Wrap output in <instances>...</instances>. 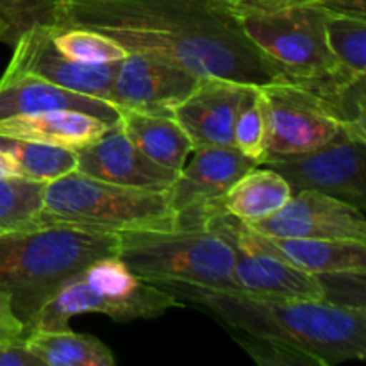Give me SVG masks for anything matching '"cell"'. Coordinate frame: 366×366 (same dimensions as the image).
I'll use <instances>...</instances> for the list:
<instances>
[{
    "mask_svg": "<svg viewBox=\"0 0 366 366\" xmlns=\"http://www.w3.org/2000/svg\"><path fill=\"white\" fill-rule=\"evenodd\" d=\"M156 286L207 311L232 331L288 343L318 357L324 366L363 361L366 356L365 306L261 297L184 282H157Z\"/></svg>",
    "mask_w": 366,
    "mask_h": 366,
    "instance_id": "7a4b0ae2",
    "label": "cell"
},
{
    "mask_svg": "<svg viewBox=\"0 0 366 366\" xmlns=\"http://www.w3.org/2000/svg\"><path fill=\"white\" fill-rule=\"evenodd\" d=\"M292 197L288 181L264 164L250 168L229 188L220 206L232 217L252 224L277 213Z\"/></svg>",
    "mask_w": 366,
    "mask_h": 366,
    "instance_id": "44dd1931",
    "label": "cell"
},
{
    "mask_svg": "<svg viewBox=\"0 0 366 366\" xmlns=\"http://www.w3.org/2000/svg\"><path fill=\"white\" fill-rule=\"evenodd\" d=\"M232 145L243 154L256 161L257 164L267 159V124H264L263 107H261L259 88L250 86L238 118L234 124Z\"/></svg>",
    "mask_w": 366,
    "mask_h": 366,
    "instance_id": "4316f807",
    "label": "cell"
},
{
    "mask_svg": "<svg viewBox=\"0 0 366 366\" xmlns=\"http://www.w3.org/2000/svg\"><path fill=\"white\" fill-rule=\"evenodd\" d=\"M14 175H20L16 161L0 149V177H14Z\"/></svg>",
    "mask_w": 366,
    "mask_h": 366,
    "instance_id": "836d02e7",
    "label": "cell"
},
{
    "mask_svg": "<svg viewBox=\"0 0 366 366\" xmlns=\"http://www.w3.org/2000/svg\"><path fill=\"white\" fill-rule=\"evenodd\" d=\"M0 366H43L25 345V338L0 340Z\"/></svg>",
    "mask_w": 366,
    "mask_h": 366,
    "instance_id": "f546056e",
    "label": "cell"
},
{
    "mask_svg": "<svg viewBox=\"0 0 366 366\" xmlns=\"http://www.w3.org/2000/svg\"><path fill=\"white\" fill-rule=\"evenodd\" d=\"M13 46L14 54L4 75H31L95 99L109 97L117 63H81L63 56L54 46L45 24L21 32Z\"/></svg>",
    "mask_w": 366,
    "mask_h": 366,
    "instance_id": "5bb4252c",
    "label": "cell"
},
{
    "mask_svg": "<svg viewBox=\"0 0 366 366\" xmlns=\"http://www.w3.org/2000/svg\"><path fill=\"white\" fill-rule=\"evenodd\" d=\"M75 170L81 174L131 188L167 192L179 175V172L161 167L139 152L118 122L109 125L99 139L75 149Z\"/></svg>",
    "mask_w": 366,
    "mask_h": 366,
    "instance_id": "9a60e30c",
    "label": "cell"
},
{
    "mask_svg": "<svg viewBox=\"0 0 366 366\" xmlns=\"http://www.w3.org/2000/svg\"><path fill=\"white\" fill-rule=\"evenodd\" d=\"M45 184L21 175L0 177V234L43 227Z\"/></svg>",
    "mask_w": 366,
    "mask_h": 366,
    "instance_id": "603a6c76",
    "label": "cell"
},
{
    "mask_svg": "<svg viewBox=\"0 0 366 366\" xmlns=\"http://www.w3.org/2000/svg\"><path fill=\"white\" fill-rule=\"evenodd\" d=\"M0 41L7 43V29L2 21H0Z\"/></svg>",
    "mask_w": 366,
    "mask_h": 366,
    "instance_id": "e575fe53",
    "label": "cell"
},
{
    "mask_svg": "<svg viewBox=\"0 0 366 366\" xmlns=\"http://www.w3.org/2000/svg\"><path fill=\"white\" fill-rule=\"evenodd\" d=\"M232 11L254 46L290 75L322 77L345 71L329 50L325 9L318 4H297L277 9L232 7Z\"/></svg>",
    "mask_w": 366,
    "mask_h": 366,
    "instance_id": "ba28073f",
    "label": "cell"
},
{
    "mask_svg": "<svg viewBox=\"0 0 366 366\" xmlns=\"http://www.w3.org/2000/svg\"><path fill=\"white\" fill-rule=\"evenodd\" d=\"M25 345L43 366H114L113 352L95 336L70 331H32Z\"/></svg>",
    "mask_w": 366,
    "mask_h": 366,
    "instance_id": "7402d4cb",
    "label": "cell"
},
{
    "mask_svg": "<svg viewBox=\"0 0 366 366\" xmlns=\"http://www.w3.org/2000/svg\"><path fill=\"white\" fill-rule=\"evenodd\" d=\"M46 27L54 46L70 59L81 63H118L127 56V50L120 43L99 31L81 27L56 29L50 25Z\"/></svg>",
    "mask_w": 366,
    "mask_h": 366,
    "instance_id": "484cf974",
    "label": "cell"
},
{
    "mask_svg": "<svg viewBox=\"0 0 366 366\" xmlns=\"http://www.w3.org/2000/svg\"><path fill=\"white\" fill-rule=\"evenodd\" d=\"M202 225L232 249V272L239 292L282 299L327 300V288L320 277L293 267L277 252L268 236L229 214L220 204L204 214Z\"/></svg>",
    "mask_w": 366,
    "mask_h": 366,
    "instance_id": "9c48e42d",
    "label": "cell"
},
{
    "mask_svg": "<svg viewBox=\"0 0 366 366\" xmlns=\"http://www.w3.org/2000/svg\"><path fill=\"white\" fill-rule=\"evenodd\" d=\"M117 256L152 285L184 282L238 290L232 249L206 227L120 232Z\"/></svg>",
    "mask_w": 366,
    "mask_h": 366,
    "instance_id": "52a82bcc",
    "label": "cell"
},
{
    "mask_svg": "<svg viewBox=\"0 0 366 366\" xmlns=\"http://www.w3.org/2000/svg\"><path fill=\"white\" fill-rule=\"evenodd\" d=\"M167 189L172 209L177 214V229L204 227V214L218 206L232 184L256 161L243 156L234 145H200Z\"/></svg>",
    "mask_w": 366,
    "mask_h": 366,
    "instance_id": "8fae6325",
    "label": "cell"
},
{
    "mask_svg": "<svg viewBox=\"0 0 366 366\" xmlns=\"http://www.w3.org/2000/svg\"><path fill=\"white\" fill-rule=\"evenodd\" d=\"M184 302L159 286L138 277L118 256L100 257L71 275L59 292L38 311L27 329L63 331L71 317L106 315L118 324L150 320ZM25 335V336H27Z\"/></svg>",
    "mask_w": 366,
    "mask_h": 366,
    "instance_id": "8992f818",
    "label": "cell"
},
{
    "mask_svg": "<svg viewBox=\"0 0 366 366\" xmlns=\"http://www.w3.org/2000/svg\"><path fill=\"white\" fill-rule=\"evenodd\" d=\"M56 109L81 111L111 125L120 120V109L107 100L70 92L31 75H2L0 79V120Z\"/></svg>",
    "mask_w": 366,
    "mask_h": 366,
    "instance_id": "e0dca14e",
    "label": "cell"
},
{
    "mask_svg": "<svg viewBox=\"0 0 366 366\" xmlns=\"http://www.w3.org/2000/svg\"><path fill=\"white\" fill-rule=\"evenodd\" d=\"M365 82L366 75L338 71L322 77L288 75L257 86L267 124V159L310 152L345 131L366 134Z\"/></svg>",
    "mask_w": 366,
    "mask_h": 366,
    "instance_id": "3957f363",
    "label": "cell"
},
{
    "mask_svg": "<svg viewBox=\"0 0 366 366\" xmlns=\"http://www.w3.org/2000/svg\"><path fill=\"white\" fill-rule=\"evenodd\" d=\"M268 238L286 261L317 277L366 275V243L363 242L272 236Z\"/></svg>",
    "mask_w": 366,
    "mask_h": 366,
    "instance_id": "d6986e66",
    "label": "cell"
},
{
    "mask_svg": "<svg viewBox=\"0 0 366 366\" xmlns=\"http://www.w3.org/2000/svg\"><path fill=\"white\" fill-rule=\"evenodd\" d=\"M238 9H277V7L297 6V4H317V0H227Z\"/></svg>",
    "mask_w": 366,
    "mask_h": 366,
    "instance_id": "d6a6232c",
    "label": "cell"
},
{
    "mask_svg": "<svg viewBox=\"0 0 366 366\" xmlns=\"http://www.w3.org/2000/svg\"><path fill=\"white\" fill-rule=\"evenodd\" d=\"M317 4L327 11H335V13L366 18V0H317Z\"/></svg>",
    "mask_w": 366,
    "mask_h": 366,
    "instance_id": "1f68e13d",
    "label": "cell"
},
{
    "mask_svg": "<svg viewBox=\"0 0 366 366\" xmlns=\"http://www.w3.org/2000/svg\"><path fill=\"white\" fill-rule=\"evenodd\" d=\"M117 250L118 234L66 225L0 234V292L9 295L25 335L38 311L71 275L100 257L117 256Z\"/></svg>",
    "mask_w": 366,
    "mask_h": 366,
    "instance_id": "277c9868",
    "label": "cell"
},
{
    "mask_svg": "<svg viewBox=\"0 0 366 366\" xmlns=\"http://www.w3.org/2000/svg\"><path fill=\"white\" fill-rule=\"evenodd\" d=\"M118 125L139 152L170 170L181 172L195 149L184 129L170 114L120 109Z\"/></svg>",
    "mask_w": 366,
    "mask_h": 366,
    "instance_id": "ffe728a7",
    "label": "cell"
},
{
    "mask_svg": "<svg viewBox=\"0 0 366 366\" xmlns=\"http://www.w3.org/2000/svg\"><path fill=\"white\" fill-rule=\"evenodd\" d=\"M41 222L106 234L177 229L167 192L114 184L77 170L46 182Z\"/></svg>",
    "mask_w": 366,
    "mask_h": 366,
    "instance_id": "5b68a950",
    "label": "cell"
},
{
    "mask_svg": "<svg viewBox=\"0 0 366 366\" xmlns=\"http://www.w3.org/2000/svg\"><path fill=\"white\" fill-rule=\"evenodd\" d=\"M325 38L340 68L366 75V18L325 9Z\"/></svg>",
    "mask_w": 366,
    "mask_h": 366,
    "instance_id": "d4e9b609",
    "label": "cell"
},
{
    "mask_svg": "<svg viewBox=\"0 0 366 366\" xmlns=\"http://www.w3.org/2000/svg\"><path fill=\"white\" fill-rule=\"evenodd\" d=\"M250 86L231 79L200 77L172 117L195 147L232 145L236 118Z\"/></svg>",
    "mask_w": 366,
    "mask_h": 366,
    "instance_id": "2e32d148",
    "label": "cell"
},
{
    "mask_svg": "<svg viewBox=\"0 0 366 366\" xmlns=\"http://www.w3.org/2000/svg\"><path fill=\"white\" fill-rule=\"evenodd\" d=\"M366 134L345 131L318 149L267 159L272 168L288 181L292 193L302 189L327 193L366 207Z\"/></svg>",
    "mask_w": 366,
    "mask_h": 366,
    "instance_id": "30bf717a",
    "label": "cell"
},
{
    "mask_svg": "<svg viewBox=\"0 0 366 366\" xmlns=\"http://www.w3.org/2000/svg\"><path fill=\"white\" fill-rule=\"evenodd\" d=\"M109 125L107 122L81 111H43L2 118L0 138L50 143L75 150L99 139Z\"/></svg>",
    "mask_w": 366,
    "mask_h": 366,
    "instance_id": "ac0fdd59",
    "label": "cell"
},
{
    "mask_svg": "<svg viewBox=\"0 0 366 366\" xmlns=\"http://www.w3.org/2000/svg\"><path fill=\"white\" fill-rule=\"evenodd\" d=\"M0 149L16 161L21 177L49 182L77 168L74 149L27 142V139L0 138Z\"/></svg>",
    "mask_w": 366,
    "mask_h": 366,
    "instance_id": "cb8c5ba5",
    "label": "cell"
},
{
    "mask_svg": "<svg viewBox=\"0 0 366 366\" xmlns=\"http://www.w3.org/2000/svg\"><path fill=\"white\" fill-rule=\"evenodd\" d=\"M14 336H25V327L18 317L14 315L13 306H11L9 295L0 292V340L14 338Z\"/></svg>",
    "mask_w": 366,
    "mask_h": 366,
    "instance_id": "4dcf8cb0",
    "label": "cell"
},
{
    "mask_svg": "<svg viewBox=\"0 0 366 366\" xmlns=\"http://www.w3.org/2000/svg\"><path fill=\"white\" fill-rule=\"evenodd\" d=\"M249 225L272 238L350 239L366 243L365 211L347 200L315 189L292 193L277 213Z\"/></svg>",
    "mask_w": 366,
    "mask_h": 366,
    "instance_id": "4fadbf2b",
    "label": "cell"
},
{
    "mask_svg": "<svg viewBox=\"0 0 366 366\" xmlns=\"http://www.w3.org/2000/svg\"><path fill=\"white\" fill-rule=\"evenodd\" d=\"M56 4L57 0H0V21L7 29V43L14 45L21 32L46 24Z\"/></svg>",
    "mask_w": 366,
    "mask_h": 366,
    "instance_id": "f1b7e54d",
    "label": "cell"
},
{
    "mask_svg": "<svg viewBox=\"0 0 366 366\" xmlns=\"http://www.w3.org/2000/svg\"><path fill=\"white\" fill-rule=\"evenodd\" d=\"M234 340L243 347L247 354L261 366H324L318 357L288 345V343L275 342L268 338L243 335L234 331Z\"/></svg>",
    "mask_w": 366,
    "mask_h": 366,
    "instance_id": "83f0119b",
    "label": "cell"
},
{
    "mask_svg": "<svg viewBox=\"0 0 366 366\" xmlns=\"http://www.w3.org/2000/svg\"><path fill=\"white\" fill-rule=\"evenodd\" d=\"M46 25L99 31L199 77L263 86L290 75L247 38L227 0H57Z\"/></svg>",
    "mask_w": 366,
    "mask_h": 366,
    "instance_id": "6da1fadb",
    "label": "cell"
},
{
    "mask_svg": "<svg viewBox=\"0 0 366 366\" xmlns=\"http://www.w3.org/2000/svg\"><path fill=\"white\" fill-rule=\"evenodd\" d=\"M199 75L188 68L147 52H127L117 63L107 100L118 109L170 114L192 93Z\"/></svg>",
    "mask_w": 366,
    "mask_h": 366,
    "instance_id": "7c38bea8",
    "label": "cell"
}]
</instances>
